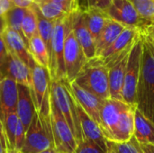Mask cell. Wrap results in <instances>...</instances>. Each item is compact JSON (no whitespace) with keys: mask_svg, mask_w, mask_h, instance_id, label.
I'll return each instance as SVG.
<instances>
[{"mask_svg":"<svg viewBox=\"0 0 154 153\" xmlns=\"http://www.w3.org/2000/svg\"><path fill=\"white\" fill-rule=\"evenodd\" d=\"M148 34H149V33H148ZM151 37H152V36H151ZM152 41H153V43H154V37H152Z\"/></svg>","mask_w":154,"mask_h":153,"instance_id":"obj_45","label":"cell"},{"mask_svg":"<svg viewBox=\"0 0 154 153\" xmlns=\"http://www.w3.org/2000/svg\"><path fill=\"white\" fill-rule=\"evenodd\" d=\"M42 14L50 21H57L64 18L70 13L60 2L52 0H41L37 3Z\"/></svg>","mask_w":154,"mask_h":153,"instance_id":"obj_25","label":"cell"},{"mask_svg":"<svg viewBox=\"0 0 154 153\" xmlns=\"http://www.w3.org/2000/svg\"><path fill=\"white\" fill-rule=\"evenodd\" d=\"M18 121H19V118H18L17 113L13 112L6 115L3 123L8 149L14 150V138H15V131H16Z\"/></svg>","mask_w":154,"mask_h":153,"instance_id":"obj_29","label":"cell"},{"mask_svg":"<svg viewBox=\"0 0 154 153\" xmlns=\"http://www.w3.org/2000/svg\"><path fill=\"white\" fill-rule=\"evenodd\" d=\"M40 153H60V152H59L58 151H56L54 148H51V149H48V150L43 151H42V152H40Z\"/></svg>","mask_w":154,"mask_h":153,"instance_id":"obj_40","label":"cell"},{"mask_svg":"<svg viewBox=\"0 0 154 153\" xmlns=\"http://www.w3.org/2000/svg\"><path fill=\"white\" fill-rule=\"evenodd\" d=\"M51 123L53 144L56 151L60 153H74L77 148V140L60 113L55 104L51 99Z\"/></svg>","mask_w":154,"mask_h":153,"instance_id":"obj_6","label":"cell"},{"mask_svg":"<svg viewBox=\"0 0 154 153\" xmlns=\"http://www.w3.org/2000/svg\"><path fill=\"white\" fill-rule=\"evenodd\" d=\"M114 21L129 28L143 30L145 24L130 0H112L106 11Z\"/></svg>","mask_w":154,"mask_h":153,"instance_id":"obj_10","label":"cell"},{"mask_svg":"<svg viewBox=\"0 0 154 153\" xmlns=\"http://www.w3.org/2000/svg\"><path fill=\"white\" fill-rule=\"evenodd\" d=\"M152 24H154V23H152ZM152 24H151V25H152Z\"/></svg>","mask_w":154,"mask_h":153,"instance_id":"obj_46","label":"cell"},{"mask_svg":"<svg viewBox=\"0 0 154 153\" xmlns=\"http://www.w3.org/2000/svg\"><path fill=\"white\" fill-rule=\"evenodd\" d=\"M1 38L5 45L8 53L19 58L29 69L35 65V60L32 57L26 40L17 32L5 27L1 34Z\"/></svg>","mask_w":154,"mask_h":153,"instance_id":"obj_14","label":"cell"},{"mask_svg":"<svg viewBox=\"0 0 154 153\" xmlns=\"http://www.w3.org/2000/svg\"><path fill=\"white\" fill-rule=\"evenodd\" d=\"M18 100L17 83L9 77L0 82V120L4 123L6 115L16 112Z\"/></svg>","mask_w":154,"mask_h":153,"instance_id":"obj_17","label":"cell"},{"mask_svg":"<svg viewBox=\"0 0 154 153\" xmlns=\"http://www.w3.org/2000/svg\"><path fill=\"white\" fill-rule=\"evenodd\" d=\"M141 31H145L147 33H149L152 37H154V24L152 25H149L147 26L146 28H144L143 30H141Z\"/></svg>","mask_w":154,"mask_h":153,"instance_id":"obj_39","label":"cell"},{"mask_svg":"<svg viewBox=\"0 0 154 153\" xmlns=\"http://www.w3.org/2000/svg\"><path fill=\"white\" fill-rule=\"evenodd\" d=\"M143 54V41L141 32L136 37L134 43L130 50L125 75L122 97L123 101L131 106H136V93L137 86L141 72Z\"/></svg>","mask_w":154,"mask_h":153,"instance_id":"obj_5","label":"cell"},{"mask_svg":"<svg viewBox=\"0 0 154 153\" xmlns=\"http://www.w3.org/2000/svg\"><path fill=\"white\" fill-rule=\"evenodd\" d=\"M63 59L66 79L69 82H72L76 79L82 68L88 61L72 31V19L71 25L65 38Z\"/></svg>","mask_w":154,"mask_h":153,"instance_id":"obj_8","label":"cell"},{"mask_svg":"<svg viewBox=\"0 0 154 153\" xmlns=\"http://www.w3.org/2000/svg\"><path fill=\"white\" fill-rule=\"evenodd\" d=\"M8 60V51L0 37V82L6 77V66Z\"/></svg>","mask_w":154,"mask_h":153,"instance_id":"obj_32","label":"cell"},{"mask_svg":"<svg viewBox=\"0 0 154 153\" xmlns=\"http://www.w3.org/2000/svg\"><path fill=\"white\" fill-rule=\"evenodd\" d=\"M107 151H104L100 148L96 142L83 139L81 142H78L77 148L74 153H106Z\"/></svg>","mask_w":154,"mask_h":153,"instance_id":"obj_31","label":"cell"},{"mask_svg":"<svg viewBox=\"0 0 154 153\" xmlns=\"http://www.w3.org/2000/svg\"><path fill=\"white\" fill-rule=\"evenodd\" d=\"M33 1H34V3H36V4H37V3H39L41 0H33Z\"/></svg>","mask_w":154,"mask_h":153,"instance_id":"obj_43","label":"cell"},{"mask_svg":"<svg viewBox=\"0 0 154 153\" xmlns=\"http://www.w3.org/2000/svg\"><path fill=\"white\" fill-rule=\"evenodd\" d=\"M133 45L127 48L110 66L107 67L108 68L109 93H110L111 99L123 101L122 91H123L125 75V70H126L128 56H129V53Z\"/></svg>","mask_w":154,"mask_h":153,"instance_id":"obj_13","label":"cell"},{"mask_svg":"<svg viewBox=\"0 0 154 153\" xmlns=\"http://www.w3.org/2000/svg\"><path fill=\"white\" fill-rule=\"evenodd\" d=\"M143 19L145 28L154 23V0H130Z\"/></svg>","mask_w":154,"mask_h":153,"instance_id":"obj_27","label":"cell"},{"mask_svg":"<svg viewBox=\"0 0 154 153\" xmlns=\"http://www.w3.org/2000/svg\"><path fill=\"white\" fill-rule=\"evenodd\" d=\"M7 142L5 134V130L3 124L0 120V153H6L7 152Z\"/></svg>","mask_w":154,"mask_h":153,"instance_id":"obj_35","label":"cell"},{"mask_svg":"<svg viewBox=\"0 0 154 153\" xmlns=\"http://www.w3.org/2000/svg\"><path fill=\"white\" fill-rule=\"evenodd\" d=\"M74 81L101 100L110 98L108 68L98 57L88 60Z\"/></svg>","mask_w":154,"mask_h":153,"instance_id":"obj_2","label":"cell"},{"mask_svg":"<svg viewBox=\"0 0 154 153\" xmlns=\"http://www.w3.org/2000/svg\"><path fill=\"white\" fill-rule=\"evenodd\" d=\"M12 2L14 3L15 6L24 8V9L30 8L34 4L33 0H12Z\"/></svg>","mask_w":154,"mask_h":153,"instance_id":"obj_37","label":"cell"},{"mask_svg":"<svg viewBox=\"0 0 154 153\" xmlns=\"http://www.w3.org/2000/svg\"><path fill=\"white\" fill-rule=\"evenodd\" d=\"M14 6V5L12 0H0V16H3Z\"/></svg>","mask_w":154,"mask_h":153,"instance_id":"obj_36","label":"cell"},{"mask_svg":"<svg viewBox=\"0 0 154 153\" xmlns=\"http://www.w3.org/2000/svg\"><path fill=\"white\" fill-rule=\"evenodd\" d=\"M134 137L139 143L154 144V124L136 107L134 112Z\"/></svg>","mask_w":154,"mask_h":153,"instance_id":"obj_23","label":"cell"},{"mask_svg":"<svg viewBox=\"0 0 154 153\" xmlns=\"http://www.w3.org/2000/svg\"><path fill=\"white\" fill-rule=\"evenodd\" d=\"M140 32L143 54L136 93V108L154 124V43L150 34L145 31Z\"/></svg>","mask_w":154,"mask_h":153,"instance_id":"obj_1","label":"cell"},{"mask_svg":"<svg viewBox=\"0 0 154 153\" xmlns=\"http://www.w3.org/2000/svg\"><path fill=\"white\" fill-rule=\"evenodd\" d=\"M106 153H115V152H114V151H112L110 148H108V147H107V152Z\"/></svg>","mask_w":154,"mask_h":153,"instance_id":"obj_42","label":"cell"},{"mask_svg":"<svg viewBox=\"0 0 154 153\" xmlns=\"http://www.w3.org/2000/svg\"><path fill=\"white\" fill-rule=\"evenodd\" d=\"M28 49L35 62L41 65L42 67L45 68L47 70H49V63H50L49 53L39 33L33 36L28 41Z\"/></svg>","mask_w":154,"mask_h":153,"instance_id":"obj_24","label":"cell"},{"mask_svg":"<svg viewBox=\"0 0 154 153\" xmlns=\"http://www.w3.org/2000/svg\"><path fill=\"white\" fill-rule=\"evenodd\" d=\"M71 25V13L64 18L55 21L52 38H51V50L49 63L50 79L62 80L66 78L63 50L64 42L67 32Z\"/></svg>","mask_w":154,"mask_h":153,"instance_id":"obj_4","label":"cell"},{"mask_svg":"<svg viewBox=\"0 0 154 153\" xmlns=\"http://www.w3.org/2000/svg\"><path fill=\"white\" fill-rule=\"evenodd\" d=\"M72 19V31L74 35L80 45L87 60L96 58V43L92 37L83 14L82 9H78L71 13Z\"/></svg>","mask_w":154,"mask_h":153,"instance_id":"obj_12","label":"cell"},{"mask_svg":"<svg viewBox=\"0 0 154 153\" xmlns=\"http://www.w3.org/2000/svg\"><path fill=\"white\" fill-rule=\"evenodd\" d=\"M2 32H3V31H2V30L0 29V37H1V34H2Z\"/></svg>","mask_w":154,"mask_h":153,"instance_id":"obj_44","label":"cell"},{"mask_svg":"<svg viewBox=\"0 0 154 153\" xmlns=\"http://www.w3.org/2000/svg\"><path fill=\"white\" fill-rule=\"evenodd\" d=\"M66 79V78H65ZM65 79L52 80L50 83V94L51 99L55 104L60 113L70 127L77 143L83 140V134L79 120L76 101L71 95L69 87H67Z\"/></svg>","mask_w":154,"mask_h":153,"instance_id":"obj_3","label":"cell"},{"mask_svg":"<svg viewBox=\"0 0 154 153\" xmlns=\"http://www.w3.org/2000/svg\"><path fill=\"white\" fill-rule=\"evenodd\" d=\"M25 130L23 128V125L22 124V123L20 122V120L17 123V126H16V131H15V138H14V150L17 151H21L23 143H24V140H25Z\"/></svg>","mask_w":154,"mask_h":153,"instance_id":"obj_33","label":"cell"},{"mask_svg":"<svg viewBox=\"0 0 154 153\" xmlns=\"http://www.w3.org/2000/svg\"><path fill=\"white\" fill-rule=\"evenodd\" d=\"M106 147L110 148L115 153H144L140 143L134 136L125 142H113L106 141Z\"/></svg>","mask_w":154,"mask_h":153,"instance_id":"obj_30","label":"cell"},{"mask_svg":"<svg viewBox=\"0 0 154 153\" xmlns=\"http://www.w3.org/2000/svg\"><path fill=\"white\" fill-rule=\"evenodd\" d=\"M132 107L124 101L105 100L100 111V129L106 141L113 142L116 132L126 111Z\"/></svg>","mask_w":154,"mask_h":153,"instance_id":"obj_7","label":"cell"},{"mask_svg":"<svg viewBox=\"0 0 154 153\" xmlns=\"http://www.w3.org/2000/svg\"><path fill=\"white\" fill-rule=\"evenodd\" d=\"M125 28V26L110 18L95 41L96 56L99 57L109 46H111Z\"/></svg>","mask_w":154,"mask_h":153,"instance_id":"obj_21","label":"cell"},{"mask_svg":"<svg viewBox=\"0 0 154 153\" xmlns=\"http://www.w3.org/2000/svg\"><path fill=\"white\" fill-rule=\"evenodd\" d=\"M139 32V29L126 27L114 41V43L109 46L98 58L103 60L106 67L110 66L127 48L133 45Z\"/></svg>","mask_w":154,"mask_h":153,"instance_id":"obj_16","label":"cell"},{"mask_svg":"<svg viewBox=\"0 0 154 153\" xmlns=\"http://www.w3.org/2000/svg\"><path fill=\"white\" fill-rule=\"evenodd\" d=\"M25 11H26V9L14 5V7H12L8 12H6L3 15L5 27L17 32L23 38H24V36H23V32H22V22H23V16L25 14Z\"/></svg>","mask_w":154,"mask_h":153,"instance_id":"obj_26","label":"cell"},{"mask_svg":"<svg viewBox=\"0 0 154 153\" xmlns=\"http://www.w3.org/2000/svg\"><path fill=\"white\" fill-rule=\"evenodd\" d=\"M6 153H20V151H17L12 150V149H7V152Z\"/></svg>","mask_w":154,"mask_h":153,"instance_id":"obj_41","label":"cell"},{"mask_svg":"<svg viewBox=\"0 0 154 153\" xmlns=\"http://www.w3.org/2000/svg\"><path fill=\"white\" fill-rule=\"evenodd\" d=\"M82 10L87 26L96 41L110 17L105 11L96 7H88Z\"/></svg>","mask_w":154,"mask_h":153,"instance_id":"obj_22","label":"cell"},{"mask_svg":"<svg viewBox=\"0 0 154 153\" xmlns=\"http://www.w3.org/2000/svg\"><path fill=\"white\" fill-rule=\"evenodd\" d=\"M32 86L30 88L32 99L36 111H39L42 101L50 90V75L48 70L35 63L32 68Z\"/></svg>","mask_w":154,"mask_h":153,"instance_id":"obj_15","label":"cell"},{"mask_svg":"<svg viewBox=\"0 0 154 153\" xmlns=\"http://www.w3.org/2000/svg\"><path fill=\"white\" fill-rule=\"evenodd\" d=\"M76 109L80 123L83 139H87L96 142L100 148L107 151L106 140L100 129V126L84 112V110L79 106V105L77 102H76Z\"/></svg>","mask_w":154,"mask_h":153,"instance_id":"obj_18","label":"cell"},{"mask_svg":"<svg viewBox=\"0 0 154 153\" xmlns=\"http://www.w3.org/2000/svg\"><path fill=\"white\" fill-rule=\"evenodd\" d=\"M6 77L14 79L17 84L31 88L32 70L19 58L8 53Z\"/></svg>","mask_w":154,"mask_h":153,"instance_id":"obj_20","label":"cell"},{"mask_svg":"<svg viewBox=\"0 0 154 153\" xmlns=\"http://www.w3.org/2000/svg\"><path fill=\"white\" fill-rule=\"evenodd\" d=\"M17 89H18V100H17L16 113L20 122L23 125V128L26 132L32 120L35 108L32 99L30 88L17 84Z\"/></svg>","mask_w":154,"mask_h":153,"instance_id":"obj_19","label":"cell"},{"mask_svg":"<svg viewBox=\"0 0 154 153\" xmlns=\"http://www.w3.org/2000/svg\"><path fill=\"white\" fill-rule=\"evenodd\" d=\"M51 148H54L53 141L43 128L38 112L35 110L20 153H40Z\"/></svg>","mask_w":154,"mask_h":153,"instance_id":"obj_9","label":"cell"},{"mask_svg":"<svg viewBox=\"0 0 154 153\" xmlns=\"http://www.w3.org/2000/svg\"><path fill=\"white\" fill-rule=\"evenodd\" d=\"M141 148L144 153H154V144L150 143H140Z\"/></svg>","mask_w":154,"mask_h":153,"instance_id":"obj_38","label":"cell"},{"mask_svg":"<svg viewBox=\"0 0 154 153\" xmlns=\"http://www.w3.org/2000/svg\"><path fill=\"white\" fill-rule=\"evenodd\" d=\"M112 0H88V7H96L103 11H106L111 5Z\"/></svg>","mask_w":154,"mask_h":153,"instance_id":"obj_34","label":"cell"},{"mask_svg":"<svg viewBox=\"0 0 154 153\" xmlns=\"http://www.w3.org/2000/svg\"><path fill=\"white\" fill-rule=\"evenodd\" d=\"M65 81L75 101L84 110V112L99 125L100 111L104 100H101L95 95L80 87L75 81L69 82L67 79H65Z\"/></svg>","mask_w":154,"mask_h":153,"instance_id":"obj_11","label":"cell"},{"mask_svg":"<svg viewBox=\"0 0 154 153\" xmlns=\"http://www.w3.org/2000/svg\"><path fill=\"white\" fill-rule=\"evenodd\" d=\"M22 32L27 42L38 34V23L35 12L32 7L27 8L22 22Z\"/></svg>","mask_w":154,"mask_h":153,"instance_id":"obj_28","label":"cell"}]
</instances>
